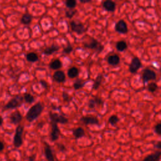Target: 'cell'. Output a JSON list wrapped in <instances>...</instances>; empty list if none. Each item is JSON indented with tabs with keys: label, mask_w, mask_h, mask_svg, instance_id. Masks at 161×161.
Instances as JSON below:
<instances>
[{
	"label": "cell",
	"mask_w": 161,
	"mask_h": 161,
	"mask_svg": "<svg viewBox=\"0 0 161 161\" xmlns=\"http://www.w3.org/2000/svg\"><path fill=\"white\" fill-rule=\"evenodd\" d=\"M3 118H2V117L1 116H0V126H1L3 124Z\"/></svg>",
	"instance_id": "b9f144b4"
},
{
	"label": "cell",
	"mask_w": 161,
	"mask_h": 161,
	"mask_svg": "<svg viewBox=\"0 0 161 161\" xmlns=\"http://www.w3.org/2000/svg\"><path fill=\"white\" fill-rule=\"evenodd\" d=\"M156 147L157 148V149H161V142L159 141V142H158V143L157 144V145H156Z\"/></svg>",
	"instance_id": "f35d334b"
},
{
	"label": "cell",
	"mask_w": 161,
	"mask_h": 161,
	"mask_svg": "<svg viewBox=\"0 0 161 161\" xmlns=\"http://www.w3.org/2000/svg\"><path fill=\"white\" fill-rule=\"evenodd\" d=\"M70 26H71V30L73 32L81 35L86 32V28L82 23H78L75 21H71L70 22Z\"/></svg>",
	"instance_id": "5b68a950"
},
{
	"label": "cell",
	"mask_w": 161,
	"mask_h": 161,
	"mask_svg": "<svg viewBox=\"0 0 161 161\" xmlns=\"http://www.w3.org/2000/svg\"><path fill=\"white\" fill-rule=\"evenodd\" d=\"M44 110V106L41 103L39 102L32 106L28 111L26 115V119L29 122H32L40 115Z\"/></svg>",
	"instance_id": "6da1fadb"
},
{
	"label": "cell",
	"mask_w": 161,
	"mask_h": 161,
	"mask_svg": "<svg viewBox=\"0 0 161 161\" xmlns=\"http://www.w3.org/2000/svg\"><path fill=\"white\" fill-rule=\"evenodd\" d=\"M80 121L85 125H98L99 120L97 117L90 116H82L81 118Z\"/></svg>",
	"instance_id": "8fae6325"
},
{
	"label": "cell",
	"mask_w": 161,
	"mask_h": 161,
	"mask_svg": "<svg viewBox=\"0 0 161 161\" xmlns=\"http://www.w3.org/2000/svg\"><path fill=\"white\" fill-rule=\"evenodd\" d=\"M103 101L99 97H94L93 99L90 100L88 103V107L91 109L94 108L96 106H100V105H103Z\"/></svg>",
	"instance_id": "5bb4252c"
},
{
	"label": "cell",
	"mask_w": 161,
	"mask_h": 161,
	"mask_svg": "<svg viewBox=\"0 0 161 161\" xmlns=\"http://www.w3.org/2000/svg\"><path fill=\"white\" fill-rule=\"evenodd\" d=\"M76 12V11L74 10V9H69L68 10L66 11V16L68 18L71 19L74 17Z\"/></svg>",
	"instance_id": "1f68e13d"
},
{
	"label": "cell",
	"mask_w": 161,
	"mask_h": 161,
	"mask_svg": "<svg viewBox=\"0 0 161 161\" xmlns=\"http://www.w3.org/2000/svg\"><path fill=\"white\" fill-rule=\"evenodd\" d=\"M103 81V76L101 74H99L97 76V77L94 81L93 85V89L96 90L98 89L100 87L101 84L102 83Z\"/></svg>",
	"instance_id": "ffe728a7"
},
{
	"label": "cell",
	"mask_w": 161,
	"mask_h": 161,
	"mask_svg": "<svg viewBox=\"0 0 161 161\" xmlns=\"http://www.w3.org/2000/svg\"><path fill=\"white\" fill-rule=\"evenodd\" d=\"M108 122L111 125L115 126L118 123L119 118L116 115H112L109 118Z\"/></svg>",
	"instance_id": "f1b7e54d"
},
{
	"label": "cell",
	"mask_w": 161,
	"mask_h": 161,
	"mask_svg": "<svg viewBox=\"0 0 161 161\" xmlns=\"http://www.w3.org/2000/svg\"><path fill=\"white\" fill-rule=\"evenodd\" d=\"M40 85L42 86V87L45 89H47V87H48V85L47 83L45 82V81H44V80H41L40 81Z\"/></svg>",
	"instance_id": "d590c367"
},
{
	"label": "cell",
	"mask_w": 161,
	"mask_h": 161,
	"mask_svg": "<svg viewBox=\"0 0 161 161\" xmlns=\"http://www.w3.org/2000/svg\"><path fill=\"white\" fill-rule=\"evenodd\" d=\"M51 126H52V128H51V132L50 134V137H51V141L52 142H54V141H57L58 138H59L60 132L57 123L51 122Z\"/></svg>",
	"instance_id": "30bf717a"
},
{
	"label": "cell",
	"mask_w": 161,
	"mask_h": 161,
	"mask_svg": "<svg viewBox=\"0 0 161 161\" xmlns=\"http://www.w3.org/2000/svg\"><path fill=\"white\" fill-rule=\"evenodd\" d=\"M147 89H148V91L149 92L154 93L158 89V86L157 85V84L155 82H151L148 85Z\"/></svg>",
	"instance_id": "4dcf8cb0"
},
{
	"label": "cell",
	"mask_w": 161,
	"mask_h": 161,
	"mask_svg": "<svg viewBox=\"0 0 161 161\" xmlns=\"http://www.w3.org/2000/svg\"><path fill=\"white\" fill-rule=\"evenodd\" d=\"M32 16L29 13H25L21 18V22L24 25H29L32 22Z\"/></svg>",
	"instance_id": "cb8c5ba5"
},
{
	"label": "cell",
	"mask_w": 161,
	"mask_h": 161,
	"mask_svg": "<svg viewBox=\"0 0 161 161\" xmlns=\"http://www.w3.org/2000/svg\"><path fill=\"white\" fill-rule=\"evenodd\" d=\"M10 121L12 123L17 125L22 120V115L20 113L19 111H15L13 112L10 116Z\"/></svg>",
	"instance_id": "7c38bea8"
},
{
	"label": "cell",
	"mask_w": 161,
	"mask_h": 161,
	"mask_svg": "<svg viewBox=\"0 0 161 161\" xmlns=\"http://www.w3.org/2000/svg\"><path fill=\"white\" fill-rule=\"evenodd\" d=\"M53 79L57 82H63L66 80L65 73L62 71H57L53 74Z\"/></svg>",
	"instance_id": "9a60e30c"
},
{
	"label": "cell",
	"mask_w": 161,
	"mask_h": 161,
	"mask_svg": "<svg viewBox=\"0 0 161 161\" xmlns=\"http://www.w3.org/2000/svg\"><path fill=\"white\" fill-rule=\"evenodd\" d=\"M59 148L60 150H65V147H64V146L63 145H60L59 146Z\"/></svg>",
	"instance_id": "ab89813d"
},
{
	"label": "cell",
	"mask_w": 161,
	"mask_h": 161,
	"mask_svg": "<svg viewBox=\"0 0 161 161\" xmlns=\"http://www.w3.org/2000/svg\"><path fill=\"white\" fill-rule=\"evenodd\" d=\"M23 97L21 95H17L13 97L10 101L4 107L3 110H10L20 107L23 102Z\"/></svg>",
	"instance_id": "7a4b0ae2"
},
{
	"label": "cell",
	"mask_w": 161,
	"mask_h": 161,
	"mask_svg": "<svg viewBox=\"0 0 161 161\" xmlns=\"http://www.w3.org/2000/svg\"><path fill=\"white\" fill-rule=\"evenodd\" d=\"M80 2L82 3H90L91 1L90 0H88V1H86H86H82V0H80Z\"/></svg>",
	"instance_id": "60d3db41"
},
{
	"label": "cell",
	"mask_w": 161,
	"mask_h": 161,
	"mask_svg": "<svg viewBox=\"0 0 161 161\" xmlns=\"http://www.w3.org/2000/svg\"><path fill=\"white\" fill-rule=\"evenodd\" d=\"M141 67L142 62L141 60L138 57H135L132 60L129 66V71L132 74H135Z\"/></svg>",
	"instance_id": "ba28073f"
},
{
	"label": "cell",
	"mask_w": 161,
	"mask_h": 161,
	"mask_svg": "<svg viewBox=\"0 0 161 161\" xmlns=\"http://www.w3.org/2000/svg\"><path fill=\"white\" fill-rule=\"evenodd\" d=\"M23 133V127L22 126L18 125L16 128L15 134V136H14V139H13L14 146L17 148L20 147L23 144V138H22Z\"/></svg>",
	"instance_id": "277c9868"
},
{
	"label": "cell",
	"mask_w": 161,
	"mask_h": 161,
	"mask_svg": "<svg viewBox=\"0 0 161 161\" xmlns=\"http://www.w3.org/2000/svg\"><path fill=\"white\" fill-rule=\"evenodd\" d=\"M62 97H63V99H64V101H67L69 100V95L66 92H63Z\"/></svg>",
	"instance_id": "e575fe53"
},
{
	"label": "cell",
	"mask_w": 161,
	"mask_h": 161,
	"mask_svg": "<svg viewBox=\"0 0 161 161\" xmlns=\"http://www.w3.org/2000/svg\"><path fill=\"white\" fill-rule=\"evenodd\" d=\"M77 2L74 0H67L66 2V6L69 9H74L76 6Z\"/></svg>",
	"instance_id": "f546056e"
},
{
	"label": "cell",
	"mask_w": 161,
	"mask_h": 161,
	"mask_svg": "<svg viewBox=\"0 0 161 161\" xmlns=\"http://www.w3.org/2000/svg\"><path fill=\"white\" fill-rule=\"evenodd\" d=\"M73 134L76 139L81 138L85 136V131L82 127H78L73 130Z\"/></svg>",
	"instance_id": "d6986e66"
},
{
	"label": "cell",
	"mask_w": 161,
	"mask_h": 161,
	"mask_svg": "<svg viewBox=\"0 0 161 161\" xmlns=\"http://www.w3.org/2000/svg\"><path fill=\"white\" fill-rule=\"evenodd\" d=\"M35 159H36V156H31L29 158V161H34Z\"/></svg>",
	"instance_id": "74e56055"
},
{
	"label": "cell",
	"mask_w": 161,
	"mask_h": 161,
	"mask_svg": "<svg viewBox=\"0 0 161 161\" xmlns=\"http://www.w3.org/2000/svg\"><path fill=\"white\" fill-rule=\"evenodd\" d=\"M161 155V152L160 150L156 151L154 153L145 157L143 161H159Z\"/></svg>",
	"instance_id": "e0dca14e"
},
{
	"label": "cell",
	"mask_w": 161,
	"mask_h": 161,
	"mask_svg": "<svg viewBox=\"0 0 161 161\" xmlns=\"http://www.w3.org/2000/svg\"><path fill=\"white\" fill-rule=\"evenodd\" d=\"M44 153L47 161H55L52 150L51 147V146L49 145H48L47 143L45 144Z\"/></svg>",
	"instance_id": "4fadbf2b"
},
{
	"label": "cell",
	"mask_w": 161,
	"mask_h": 161,
	"mask_svg": "<svg viewBox=\"0 0 161 161\" xmlns=\"http://www.w3.org/2000/svg\"><path fill=\"white\" fill-rule=\"evenodd\" d=\"M154 131L157 135H160V134H161V124L160 123H159L155 125Z\"/></svg>",
	"instance_id": "d6a6232c"
},
{
	"label": "cell",
	"mask_w": 161,
	"mask_h": 161,
	"mask_svg": "<svg viewBox=\"0 0 161 161\" xmlns=\"http://www.w3.org/2000/svg\"><path fill=\"white\" fill-rule=\"evenodd\" d=\"M26 60L30 62H36L39 60V56L34 52H30L26 55Z\"/></svg>",
	"instance_id": "484cf974"
},
{
	"label": "cell",
	"mask_w": 161,
	"mask_h": 161,
	"mask_svg": "<svg viewBox=\"0 0 161 161\" xmlns=\"http://www.w3.org/2000/svg\"><path fill=\"white\" fill-rule=\"evenodd\" d=\"M62 67V63L59 59H54L49 64V67L52 70H59Z\"/></svg>",
	"instance_id": "44dd1931"
},
{
	"label": "cell",
	"mask_w": 161,
	"mask_h": 161,
	"mask_svg": "<svg viewBox=\"0 0 161 161\" xmlns=\"http://www.w3.org/2000/svg\"><path fill=\"white\" fill-rule=\"evenodd\" d=\"M59 49V47L57 45H52L51 47H47L45 49L44 51V54L47 55H49L52 54L53 53L55 52L58 51Z\"/></svg>",
	"instance_id": "603a6c76"
},
{
	"label": "cell",
	"mask_w": 161,
	"mask_h": 161,
	"mask_svg": "<svg viewBox=\"0 0 161 161\" xmlns=\"http://www.w3.org/2000/svg\"><path fill=\"white\" fill-rule=\"evenodd\" d=\"M23 99L26 103L32 104L35 101V98L29 93H25L23 96Z\"/></svg>",
	"instance_id": "83f0119b"
},
{
	"label": "cell",
	"mask_w": 161,
	"mask_h": 161,
	"mask_svg": "<svg viewBox=\"0 0 161 161\" xmlns=\"http://www.w3.org/2000/svg\"><path fill=\"white\" fill-rule=\"evenodd\" d=\"M5 148V145H4V144L0 141V152H2Z\"/></svg>",
	"instance_id": "8d00e7d4"
},
{
	"label": "cell",
	"mask_w": 161,
	"mask_h": 161,
	"mask_svg": "<svg viewBox=\"0 0 161 161\" xmlns=\"http://www.w3.org/2000/svg\"><path fill=\"white\" fill-rule=\"evenodd\" d=\"M103 7L104 9L109 12H113L116 9V4L114 2L108 0L104 2L103 3Z\"/></svg>",
	"instance_id": "2e32d148"
},
{
	"label": "cell",
	"mask_w": 161,
	"mask_h": 161,
	"mask_svg": "<svg viewBox=\"0 0 161 161\" xmlns=\"http://www.w3.org/2000/svg\"><path fill=\"white\" fill-rule=\"evenodd\" d=\"M85 85V82H84L81 79H77L73 84V87L75 90H79L84 87Z\"/></svg>",
	"instance_id": "4316f807"
},
{
	"label": "cell",
	"mask_w": 161,
	"mask_h": 161,
	"mask_svg": "<svg viewBox=\"0 0 161 161\" xmlns=\"http://www.w3.org/2000/svg\"><path fill=\"white\" fill-rule=\"evenodd\" d=\"M115 29L117 32L122 34H126L128 32L127 24L123 20L118 21L115 25Z\"/></svg>",
	"instance_id": "9c48e42d"
},
{
	"label": "cell",
	"mask_w": 161,
	"mask_h": 161,
	"mask_svg": "<svg viewBox=\"0 0 161 161\" xmlns=\"http://www.w3.org/2000/svg\"><path fill=\"white\" fill-rule=\"evenodd\" d=\"M49 117L51 120V122L55 123H61L66 124L68 123V119L65 116L57 113H53L52 112L49 113Z\"/></svg>",
	"instance_id": "8992f818"
},
{
	"label": "cell",
	"mask_w": 161,
	"mask_h": 161,
	"mask_svg": "<svg viewBox=\"0 0 161 161\" xmlns=\"http://www.w3.org/2000/svg\"><path fill=\"white\" fill-rule=\"evenodd\" d=\"M79 69L76 67H72L70 69H69L68 71H67V75L69 76V78H75L79 74Z\"/></svg>",
	"instance_id": "7402d4cb"
},
{
	"label": "cell",
	"mask_w": 161,
	"mask_h": 161,
	"mask_svg": "<svg viewBox=\"0 0 161 161\" xmlns=\"http://www.w3.org/2000/svg\"><path fill=\"white\" fill-rule=\"evenodd\" d=\"M116 49L120 52H123L127 48V44L124 40L118 41L116 44Z\"/></svg>",
	"instance_id": "d4e9b609"
},
{
	"label": "cell",
	"mask_w": 161,
	"mask_h": 161,
	"mask_svg": "<svg viewBox=\"0 0 161 161\" xmlns=\"http://www.w3.org/2000/svg\"><path fill=\"white\" fill-rule=\"evenodd\" d=\"M84 47L89 49L95 50L98 53L101 52L104 48V46L100 42L93 38L91 39L88 42L84 43Z\"/></svg>",
	"instance_id": "3957f363"
},
{
	"label": "cell",
	"mask_w": 161,
	"mask_h": 161,
	"mask_svg": "<svg viewBox=\"0 0 161 161\" xmlns=\"http://www.w3.org/2000/svg\"><path fill=\"white\" fill-rule=\"evenodd\" d=\"M107 61L110 66H115L119 64V63L120 62V59L118 55L113 54L109 56L107 59Z\"/></svg>",
	"instance_id": "ac0fdd59"
},
{
	"label": "cell",
	"mask_w": 161,
	"mask_h": 161,
	"mask_svg": "<svg viewBox=\"0 0 161 161\" xmlns=\"http://www.w3.org/2000/svg\"><path fill=\"white\" fill-rule=\"evenodd\" d=\"M73 50V48L71 45H68L66 47H65L64 49H63V52L66 54H69L71 53Z\"/></svg>",
	"instance_id": "836d02e7"
},
{
	"label": "cell",
	"mask_w": 161,
	"mask_h": 161,
	"mask_svg": "<svg viewBox=\"0 0 161 161\" xmlns=\"http://www.w3.org/2000/svg\"><path fill=\"white\" fill-rule=\"evenodd\" d=\"M156 73L150 69H145L142 74V80L144 83L147 82L149 81H153L156 79Z\"/></svg>",
	"instance_id": "52a82bcc"
}]
</instances>
